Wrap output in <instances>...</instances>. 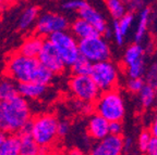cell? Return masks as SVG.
<instances>
[{
	"label": "cell",
	"mask_w": 157,
	"mask_h": 155,
	"mask_svg": "<svg viewBox=\"0 0 157 155\" xmlns=\"http://www.w3.org/2000/svg\"><path fill=\"white\" fill-rule=\"evenodd\" d=\"M5 76L10 77L17 84L35 81L49 86L56 75L39 63L37 58L26 56L17 51L6 60Z\"/></svg>",
	"instance_id": "6da1fadb"
},
{
	"label": "cell",
	"mask_w": 157,
	"mask_h": 155,
	"mask_svg": "<svg viewBox=\"0 0 157 155\" xmlns=\"http://www.w3.org/2000/svg\"><path fill=\"white\" fill-rule=\"evenodd\" d=\"M31 119V105L20 95L0 100V131L17 135L27 129Z\"/></svg>",
	"instance_id": "7a4b0ae2"
},
{
	"label": "cell",
	"mask_w": 157,
	"mask_h": 155,
	"mask_svg": "<svg viewBox=\"0 0 157 155\" xmlns=\"http://www.w3.org/2000/svg\"><path fill=\"white\" fill-rule=\"evenodd\" d=\"M59 119L52 113H42L32 117L27 131L42 150H52L58 141Z\"/></svg>",
	"instance_id": "3957f363"
},
{
	"label": "cell",
	"mask_w": 157,
	"mask_h": 155,
	"mask_svg": "<svg viewBox=\"0 0 157 155\" xmlns=\"http://www.w3.org/2000/svg\"><path fill=\"white\" fill-rule=\"evenodd\" d=\"M93 111L108 121H122L127 109L121 92L117 89L101 91L93 102Z\"/></svg>",
	"instance_id": "277c9868"
},
{
	"label": "cell",
	"mask_w": 157,
	"mask_h": 155,
	"mask_svg": "<svg viewBox=\"0 0 157 155\" xmlns=\"http://www.w3.org/2000/svg\"><path fill=\"white\" fill-rule=\"evenodd\" d=\"M80 56L87 59L91 63L110 60L111 47L103 35H95L88 38L78 40Z\"/></svg>",
	"instance_id": "5b68a950"
},
{
	"label": "cell",
	"mask_w": 157,
	"mask_h": 155,
	"mask_svg": "<svg viewBox=\"0 0 157 155\" xmlns=\"http://www.w3.org/2000/svg\"><path fill=\"white\" fill-rule=\"evenodd\" d=\"M90 76L101 92L116 89L120 79V70L111 60L101 61L92 65Z\"/></svg>",
	"instance_id": "8992f818"
},
{
	"label": "cell",
	"mask_w": 157,
	"mask_h": 155,
	"mask_svg": "<svg viewBox=\"0 0 157 155\" xmlns=\"http://www.w3.org/2000/svg\"><path fill=\"white\" fill-rule=\"evenodd\" d=\"M48 39L57 49L67 67H70L80 56L78 40L68 29L52 34Z\"/></svg>",
	"instance_id": "52a82bcc"
},
{
	"label": "cell",
	"mask_w": 157,
	"mask_h": 155,
	"mask_svg": "<svg viewBox=\"0 0 157 155\" xmlns=\"http://www.w3.org/2000/svg\"><path fill=\"white\" fill-rule=\"evenodd\" d=\"M68 88L76 100L85 103H93L101 93L90 75H72L68 81Z\"/></svg>",
	"instance_id": "ba28073f"
},
{
	"label": "cell",
	"mask_w": 157,
	"mask_h": 155,
	"mask_svg": "<svg viewBox=\"0 0 157 155\" xmlns=\"http://www.w3.org/2000/svg\"><path fill=\"white\" fill-rule=\"evenodd\" d=\"M123 64L128 78L143 77L146 72L145 49L140 42L128 46L123 53Z\"/></svg>",
	"instance_id": "9c48e42d"
},
{
	"label": "cell",
	"mask_w": 157,
	"mask_h": 155,
	"mask_svg": "<svg viewBox=\"0 0 157 155\" xmlns=\"http://www.w3.org/2000/svg\"><path fill=\"white\" fill-rule=\"evenodd\" d=\"M70 22L67 16L60 13L46 12L38 15L34 25L35 34L43 38H48L52 34L67 31Z\"/></svg>",
	"instance_id": "30bf717a"
},
{
	"label": "cell",
	"mask_w": 157,
	"mask_h": 155,
	"mask_svg": "<svg viewBox=\"0 0 157 155\" xmlns=\"http://www.w3.org/2000/svg\"><path fill=\"white\" fill-rule=\"evenodd\" d=\"M37 60L44 67L50 70L54 75L61 74L66 70V64L63 63L61 56L58 53L57 49L54 45L49 41L48 38H44L42 49L39 51Z\"/></svg>",
	"instance_id": "8fae6325"
},
{
	"label": "cell",
	"mask_w": 157,
	"mask_h": 155,
	"mask_svg": "<svg viewBox=\"0 0 157 155\" xmlns=\"http://www.w3.org/2000/svg\"><path fill=\"white\" fill-rule=\"evenodd\" d=\"M123 151V137L108 135L96 141L87 155H122Z\"/></svg>",
	"instance_id": "7c38bea8"
},
{
	"label": "cell",
	"mask_w": 157,
	"mask_h": 155,
	"mask_svg": "<svg viewBox=\"0 0 157 155\" xmlns=\"http://www.w3.org/2000/svg\"><path fill=\"white\" fill-rule=\"evenodd\" d=\"M86 133L93 140H101L109 135V121L101 115L93 113L86 123Z\"/></svg>",
	"instance_id": "4fadbf2b"
},
{
	"label": "cell",
	"mask_w": 157,
	"mask_h": 155,
	"mask_svg": "<svg viewBox=\"0 0 157 155\" xmlns=\"http://www.w3.org/2000/svg\"><path fill=\"white\" fill-rule=\"evenodd\" d=\"M78 17H81V19L85 20L87 23H90L96 29V32L98 34L103 35L106 28L108 27L107 21H106L103 13L88 3H86L81 10H78Z\"/></svg>",
	"instance_id": "5bb4252c"
},
{
	"label": "cell",
	"mask_w": 157,
	"mask_h": 155,
	"mask_svg": "<svg viewBox=\"0 0 157 155\" xmlns=\"http://www.w3.org/2000/svg\"><path fill=\"white\" fill-rule=\"evenodd\" d=\"M48 86L35 81L17 84V93L27 101H36L46 95Z\"/></svg>",
	"instance_id": "9a60e30c"
},
{
	"label": "cell",
	"mask_w": 157,
	"mask_h": 155,
	"mask_svg": "<svg viewBox=\"0 0 157 155\" xmlns=\"http://www.w3.org/2000/svg\"><path fill=\"white\" fill-rule=\"evenodd\" d=\"M0 155H20L17 135L0 131Z\"/></svg>",
	"instance_id": "2e32d148"
},
{
	"label": "cell",
	"mask_w": 157,
	"mask_h": 155,
	"mask_svg": "<svg viewBox=\"0 0 157 155\" xmlns=\"http://www.w3.org/2000/svg\"><path fill=\"white\" fill-rule=\"evenodd\" d=\"M69 28H70V33L78 40H82V39L98 35V33L96 32V29L90 23H87L85 20L81 19V17H78L72 23H70Z\"/></svg>",
	"instance_id": "e0dca14e"
},
{
	"label": "cell",
	"mask_w": 157,
	"mask_h": 155,
	"mask_svg": "<svg viewBox=\"0 0 157 155\" xmlns=\"http://www.w3.org/2000/svg\"><path fill=\"white\" fill-rule=\"evenodd\" d=\"M43 41H44V38L36 34L29 36L23 40L22 44L20 45V48L17 51L26 56L37 58L39 51L42 49Z\"/></svg>",
	"instance_id": "ac0fdd59"
},
{
	"label": "cell",
	"mask_w": 157,
	"mask_h": 155,
	"mask_svg": "<svg viewBox=\"0 0 157 155\" xmlns=\"http://www.w3.org/2000/svg\"><path fill=\"white\" fill-rule=\"evenodd\" d=\"M20 141V155H38L42 151L40 146L29 135L27 129L17 133Z\"/></svg>",
	"instance_id": "d6986e66"
},
{
	"label": "cell",
	"mask_w": 157,
	"mask_h": 155,
	"mask_svg": "<svg viewBox=\"0 0 157 155\" xmlns=\"http://www.w3.org/2000/svg\"><path fill=\"white\" fill-rule=\"evenodd\" d=\"M151 17H152V10H151V8H143L141 10L139 20H137L136 27H135L134 42H140V44L142 42L145 35H146L147 29H148Z\"/></svg>",
	"instance_id": "ffe728a7"
},
{
	"label": "cell",
	"mask_w": 157,
	"mask_h": 155,
	"mask_svg": "<svg viewBox=\"0 0 157 155\" xmlns=\"http://www.w3.org/2000/svg\"><path fill=\"white\" fill-rule=\"evenodd\" d=\"M39 15V10L35 5H29L23 10L17 21V28L22 32L29 31L33 25H35L37 17Z\"/></svg>",
	"instance_id": "44dd1931"
},
{
	"label": "cell",
	"mask_w": 157,
	"mask_h": 155,
	"mask_svg": "<svg viewBox=\"0 0 157 155\" xmlns=\"http://www.w3.org/2000/svg\"><path fill=\"white\" fill-rule=\"evenodd\" d=\"M139 95V100L140 103L144 109H150L156 102V97H157V89L155 87H153L152 85L145 82L144 86L142 87V89L140 90Z\"/></svg>",
	"instance_id": "7402d4cb"
},
{
	"label": "cell",
	"mask_w": 157,
	"mask_h": 155,
	"mask_svg": "<svg viewBox=\"0 0 157 155\" xmlns=\"http://www.w3.org/2000/svg\"><path fill=\"white\" fill-rule=\"evenodd\" d=\"M19 95L17 93V82L11 79L8 76H5L0 79V100L10 99Z\"/></svg>",
	"instance_id": "603a6c76"
},
{
	"label": "cell",
	"mask_w": 157,
	"mask_h": 155,
	"mask_svg": "<svg viewBox=\"0 0 157 155\" xmlns=\"http://www.w3.org/2000/svg\"><path fill=\"white\" fill-rule=\"evenodd\" d=\"M92 65L93 63H91L87 59L80 56L75 60V62L70 66V68H71L73 75H90Z\"/></svg>",
	"instance_id": "cb8c5ba5"
},
{
	"label": "cell",
	"mask_w": 157,
	"mask_h": 155,
	"mask_svg": "<svg viewBox=\"0 0 157 155\" xmlns=\"http://www.w3.org/2000/svg\"><path fill=\"white\" fill-rule=\"evenodd\" d=\"M106 7L113 20L120 19L127 12V9L122 0H106Z\"/></svg>",
	"instance_id": "d4e9b609"
},
{
	"label": "cell",
	"mask_w": 157,
	"mask_h": 155,
	"mask_svg": "<svg viewBox=\"0 0 157 155\" xmlns=\"http://www.w3.org/2000/svg\"><path fill=\"white\" fill-rule=\"evenodd\" d=\"M135 16L132 12H125L120 19H118V26L120 28V32L122 34V36L127 37L129 32L131 31V27L133 25V22H134Z\"/></svg>",
	"instance_id": "484cf974"
},
{
	"label": "cell",
	"mask_w": 157,
	"mask_h": 155,
	"mask_svg": "<svg viewBox=\"0 0 157 155\" xmlns=\"http://www.w3.org/2000/svg\"><path fill=\"white\" fill-rule=\"evenodd\" d=\"M152 138V135L148 130H143L140 132V135L137 137V148L142 153L147 152V149H148Z\"/></svg>",
	"instance_id": "4316f807"
},
{
	"label": "cell",
	"mask_w": 157,
	"mask_h": 155,
	"mask_svg": "<svg viewBox=\"0 0 157 155\" xmlns=\"http://www.w3.org/2000/svg\"><path fill=\"white\" fill-rule=\"evenodd\" d=\"M145 80L143 77L139 78H129L127 81V90L131 93H139L142 87L144 86Z\"/></svg>",
	"instance_id": "83f0119b"
},
{
	"label": "cell",
	"mask_w": 157,
	"mask_h": 155,
	"mask_svg": "<svg viewBox=\"0 0 157 155\" xmlns=\"http://www.w3.org/2000/svg\"><path fill=\"white\" fill-rule=\"evenodd\" d=\"M85 0H67L62 3V9L69 11V12H78L86 5Z\"/></svg>",
	"instance_id": "f1b7e54d"
},
{
	"label": "cell",
	"mask_w": 157,
	"mask_h": 155,
	"mask_svg": "<svg viewBox=\"0 0 157 155\" xmlns=\"http://www.w3.org/2000/svg\"><path fill=\"white\" fill-rule=\"evenodd\" d=\"M146 74V82L152 85L157 89V63H154L151 66L150 70L145 72Z\"/></svg>",
	"instance_id": "f546056e"
},
{
	"label": "cell",
	"mask_w": 157,
	"mask_h": 155,
	"mask_svg": "<svg viewBox=\"0 0 157 155\" xmlns=\"http://www.w3.org/2000/svg\"><path fill=\"white\" fill-rule=\"evenodd\" d=\"M122 132H123L122 121H109V135H113V136H121Z\"/></svg>",
	"instance_id": "4dcf8cb0"
},
{
	"label": "cell",
	"mask_w": 157,
	"mask_h": 155,
	"mask_svg": "<svg viewBox=\"0 0 157 155\" xmlns=\"http://www.w3.org/2000/svg\"><path fill=\"white\" fill-rule=\"evenodd\" d=\"M70 124L67 121H59L58 123V136L59 138H63L70 132Z\"/></svg>",
	"instance_id": "1f68e13d"
},
{
	"label": "cell",
	"mask_w": 157,
	"mask_h": 155,
	"mask_svg": "<svg viewBox=\"0 0 157 155\" xmlns=\"http://www.w3.org/2000/svg\"><path fill=\"white\" fill-rule=\"evenodd\" d=\"M148 131H150L153 138H157V113L155 114V116L153 117L152 121H151L150 130Z\"/></svg>",
	"instance_id": "d6a6232c"
},
{
	"label": "cell",
	"mask_w": 157,
	"mask_h": 155,
	"mask_svg": "<svg viewBox=\"0 0 157 155\" xmlns=\"http://www.w3.org/2000/svg\"><path fill=\"white\" fill-rule=\"evenodd\" d=\"M146 153L148 155H157V138H152Z\"/></svg>",
	"instance_id": "836d02e7"
},
{
	"label": "cell",
	"mask_w": 157,
	"mask_h": 155,
	"mask_svg": "<svg viewBox=\"0 0 157 155\" xmlns=\"http://www.w3.org/2000/svg\"><path fill=\"white\" fill-rule=\"evenodd\" d=\"M62 155H87L84 151H82L81 149H78V148H73V149H70L68 150L67 152H64Z\"/></svg>",
	"instance_id": "e575fe53"
},
{
	"label": "cell",
	"mask_w": 157,
	"mask_h": 155,
	"mask_svg": "<svg viewBox=\"0 0 157 155\" xmlns=\"http://www.w3.org/2000/svg\"><path fill=\"white\" fill-rule=\"evenodd\" d=\"M133 146V140L131 138H123V149L124 151L131 150Z\"/></svg>",
	"instance_id": "d590c367"
},
{
	"label": "cell",
	"mask_w": 157,
	"mask_h": 155,
	"mask_svg": "<svg viewBox=\"0 0 157 155\" xmlns=\"http://www.w3.org/2000/svg\"><path fill=\"white\" fill-rule=\"evenodd\" d=\"M103 36L105 37L107 40H109L110 38H113V29H111V27L108 26L107 28H106V31L104 32Z\"/></svg>",
	"instance_id": "8d00e7d4"
},
{
	"label": "cell",
	"mask_w": 157,
	"mask_h": 155,
	"mask_svg": "<svg viewBox=\"0 0 157 155\" xmlns=\"http://www.w3.org/2000/svg\"><path fill=\"white\" fill-rule=\"evenodd\" d=\"M17 0H0V3H1V5L3 7H6V5H13V3L17 2Z\"/></svg>",
	"instance_id": "74e56055"
},
{
	"label": "cell",
	"mask_w": 157,
	"mask_h": 155,
	"mask_svg": "<svg viewBox=\"0 0 157 155\" xmlns=\"http://www.w3.org/2000/svg\"><path fill=\"white\" fill-rule=\"evenodd\" d=\"M38 155H56L55 152H52V150H42Z\"/></svg>",
	"instance_id": "f35d334b"
},
{
	"label": "cell",
	"mask_w": 157,
	"mask_h": 155,
	"mask_svg": "<svg viewBox=\"0 0 157 155\" xmlns=\"http://www.w3.org/2000/svg\"><path fill=\"white\" fill-rule=\"evenodd\" d=\"M124 155H133V154H132V153H130V152H128V153H125Z\"/></svg>",
	"instance_id": "ab89813d"
},
{
	"label": "cell",
	"mask_w": 157,
	"mask_h": 155,
	"mask_svg": "<svg viewBox=\"0 0 157 155\" xmlns=\"http://www.w3.org/2000/svg\"><path fill=\"white\" fill-rule=\"evenodd\" d=\"M155 103H156V105H157V97H156V102H155Z\"/></svg>",
	"instance_id": "60d3db41"
},
{
	"label": "cell",
	"mask_w": 157,
	"mask_h": 155,
	"mask_svg": "<svg viewBox=\"0 0 157 155\" xmlns=\"http://www.w3.org/2000/svg\"><path fill=\"white\" fill-rule=\"evenodd\" d=\"M0 8H2V5H1V3H0Z\"/></svg>",
	"instance_id": "b9f144b4"
}]
</instances>
